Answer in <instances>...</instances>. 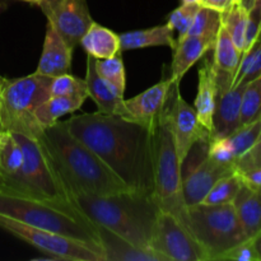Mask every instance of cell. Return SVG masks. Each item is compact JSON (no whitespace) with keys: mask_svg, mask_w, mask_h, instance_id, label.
<instances>
[{"mask_svg":"<svg viewBox=\"0 0 261 261\" xmlns=\"http://www.w3.org/2000/svg\"><path fill=\"white\" fill-rule=\"evenodd\" d=\"M261 135V117L246 125H241L234 133L227 137L232 149H233L236 161L249 152L260 139ZM236 163V162H234Z\"/></svg>","mask_w":261,"mask_h":261,"instance_id":"obj_30","label":"cell"},{"mask_svg":"<svg viewBox=\"0 0 261 261\" xmlns=\"http://www.w3.org/2000/svg\"><path fill=\"white\" fill-rule=\"evenodd\" d=\"M149 247L166 261H209L205 250L175 214L158 211Z\"/></svg>","mask_w":261,"mask_h":261,"instance_id":"obj_10","label":"cell"},{"mask_svg":"<svg viewBox=\"0 0 261 261\" xmlns=\"http://www.w3.org/2000/svg\"><path fill=\"white\" fill-rule=\"evenodd\" d=\"M261 117V75L246 84L242 93L240 122L246 125Z\"/></svg>","mask_w":261,"mask_h":261,"instance_id":"obj_33","label":"cell"},{"mask_svg":"<svg viewBox=\"0 0 261 261\" xmlns=\"http://www.w3.org/2000/svg\"><path fill=\"white\" fill-rule=\"evenodd\" d=\"M232 204L246 236L254 239L261 231V194L241 184Z\"/></svg>","mask_w":261,"mask_h":261,"instance_id":"obj_21","label":"cell"},{"mask_svg":"<svg viewBox=\"0 0 261 261\" xmlns=\"http://www.w3.org/2000/svg\"><path fill=\"white\" fill-rule=\"evenodd\" d=\"M236 170H251V168L261 167V139L247 153H245L242 157L234 163Z\"/></svg>","mask_w":261,"mask_h":261,"instance_id":"obj_37","label":"cell"},{"mask_svg":"<svg viewBox=\"0 0 261 261\" xmlns=\"http://www.w3.org/2000/svg\"><path fill=\"white\" fill-rule=\"evenodd\" d=\"M15 135L22 145V167L14 177L0 185L45 200L66 201L65 194L40 142L17 133Z\"/></svg>","mask_w":261,"mask_h":261,"instance_id":"obj_8","label":"cell"},{"mask_svg":"<svg viewBox=\"0 0 261 261\" xmlns=\"http://www.w3.org/2000/svg\"><path fill=\"white\" fill-rule=\"evenodd\" d=\"M23 163L22 145L15 133L2 130L0 133V184L7 182L19 172Z\"/></svg>","mask_w":261,"mask_h":261,"instance_id":"obj_25","label":"cell"},{"mask_svg":"<svg viewBox=\"0 0 261 261\" xmlns=\"http://www.w3.org/2000/svg\"><path fill=\"white\" fill-rule=\"evenodd\" d=\"M94 69L101 78L124 93L126 87V75L121 53L109 59H94Z\"/></svg>","mask_w":261,"mask_h":261,"instance_id":"obj_31","label":"cell"},{"mask_svg":"<svg viewBox=\"0 0 261 261\" xmlns=\"http://www.w3.org/2000/svg\"><path fill=\"white\" fill-rule=\"evenodd\" d=\"M66 201L93 224L105 227L132 244L149 247L158 208L152 196L135 191L96 195L65 189Z\"/></svg>","mask_w":261,"mask_h":261,"instance_id":"obj_3","label":"cell"},{"mask_svg":"<svg viewBox=\"0 0 261 261\" xmlns=\"http://www.w3.org/2000/svg\"><path fill=\"white\" fill-rule=\"evenodd\" d=\"M0 228L27 242L54 259L65 261H105L102 252L79 240L30 226L0 214Z\"/></svg>","mask_w":261,"mask_h":261,"instance_id":"obj_9","label":"cell"},{"mask_svg":"<svg viewBox=\"0 0 261 261\" xmlns=\"http://www.w3.org/2000/svg\"><path fill=\"white\" fill-rule=\"evenodd\" d=\"M236 171L234 165H223L212 160L208 154L203 161L182 177V198L186 206L200 204L214 184Z\"/></svg>","mask_w":261,"mask_h":261,"instance_id":"obj_14","label":"cell"},{"mask_svg":"<svg viewBox=\"0 0 261 261\" xmlns=\"http://www.w3.org/2000/svg\"><path fill=\"white\" fill-rule=\"evenodd\" d=\"M254 2H255V0H240V4H241L242 7H244L245 9H246L247 12H249V10L251 9V7H252V4H254Z\"/></svg>","mask_w":261,"mask_h":261,"instance_id":"obj_41","label":"cell"},{"mask_svg":"<svg viewBox=\"0 0 261 261\" xmlns=\"http://www.w3.org/2000/svg\"><path fill=\"white\" fill-rule=\"evenodd\" d=\"M182 4H200L201 5V0H181Z\"/></svg>","mask_w":261,"mask_h":261,"instance_id":"obj_42","label":"cell"},{"mask_svg":"<svg viewBox=\"0 0 261 261\" xmlns=\"http://www.w3.org/2000/svg\"><path fill=\"white\" fill-rule=\"evenodd\" d=\"M71 55H73V50L56 32L55 28L47 23L42 54H41L36 73L50 76V78L70 73Z\"/></svg>","mask_w":261,"mask_h":261,"instance_id":"obj_16","label":"cell"},{"mask_svg":"<svg viewBox=\"0 0 261 261\" xmlns=\"http://www.w3.org/2000/svg\"><path fill=\"white\" fill-rule=\"evenodd\" d=\"M261 75V37L257 38L254 45L242 54L237 70L232 78L231 87L241 83H249Z\"/></svg>","mask_w":261,"mask_h":261,"instance_id":"obj_28","label":"cell"},{"mask_svg":"<svg viewBox=\"0 0 261 261\" xmlns=\"http://www.w3.org/2000/svg\"><path fill=\"white\" fill-rule=\"evenodd\" d=\"M119 36L121 51L153 47V46H167L173 50L177 45L175 35L167 24L155 25L147 30L130 31Z\"/></svg>","mask_w":261,"mask_h":261,"instance_id":"obj_23","label":"cell"},{"mask_svg":"<svg viewBox=\"0 0 261 261\" xmlns=\"http://www.w3.org/2000/svg\"><path fill=\"white\" fill-rule=\"evenodd\" d=\"M23 2H27V3H31V4H36V5H40L41 3L43 2V0H23Z\"/></svg>","mask_w":261,"mask_h":261,"instance_id":"obj_43","label":"cell"},{"mask_svg":"<svg viewBox=\"0 0 261 261\" xmlns=\"http://www.w3.org/2000/svg\"><path fill=\"white\" fill-rule=\"evenodd\" d=\"M96 228L105 261H166L150 247L137 246L105 227L96 224Z\"/></svg>","mask_w":261,"mask_h":261,"instance_id":"obj_18","label":"cell"},{"mask_svg":"<svg viewBox=\"0 0 261 261\" xmlns=\"http://www.w3.org/2000/svg\"><path fill=\"white\" fill-rule=\"evenodd\" d=\"M222 13V25L226 28L232 41L240 51L244 54L245 35H246L249 12L240 3H233Z\"/></svg>","mask_w":261,"mask_h":261,"instance_id":"obj_27","label":"cell"},{"mask_svg":"<svg viewBox=\"0 0 261 261\" xmlns=\"http://www.w3.org/2000/svg\"><path fill=\"white\" fill-rule=\"evenodd\" d=\"M222 27V13L219 10L200 5L190 30L186 36H209L217 37Z\"/></svg>","mask_w":261,"mask_h":261,"instance_id":"obj_32","label":"cell"},{"mask_svg":"<svg viewBox=\"0 0 261 261\" xmlns=\"http://www.w3.org/2000/svg\"><path fill=\"white\" fill-rule=\"evenodd\" d=\"M214 56L213 63L218 74L228 75L233 78L237 70L240 60L242 58V53L237 48L234 42L232 41L231 36L222 25L217 35L216 43H214Z\"/></svg>","mask_w":261,"mask_h":261,"instance_id":"obj_26","label":"cell"},{"mask_svg":"<svg viewBox=\"0 0 261 261\" xmlns=\"http://www.w3.org/2000/svg\"><path fill=\"white\" fill-rule=\"evenodd\" d=\"M218 260H232V261H260L254 242L251 239L241 242L240 245L234 246L226 254L222 255Z\"/></svg>","mask_w":261,"mask_h":261,"instance_id":"obj_36","label":"cell"},{"mask_svg":"<svg viewBox=\"0 0 261 261\" xmlns=\"http://www.w3.org/2000/svg\"><path fill=\"white\" fill-rule=\"evenodd\" d=\"M86 82L89 97L97 105L99 112L124 117V93L97 74L94 69V59L92 56L87 59Z\"/></svg>","mask_w":261,"mask_h":261,"instance_id":"obj_19","label":"cell"},{"mask_svg":"<svg viewBox=\"0 0 261 261\" xmlns=\"http://www.w3.org/2000/svg\"><path fill=\"white\" fill-rule=\"evenodd\" d=\"M241 180L237 172L224 176L221 180L217 181L213 188L209 190L201 204L208 205H217V204H229L233 203L240 188H241Z\"/></svg>","mask_w":261,"mask_h":261,"instance_id":"obj_29","label":"cell"},{"mask_svg":"<svg viewBox=\"0 0 261 261\" xmlns=\"http://www.w3.org/2000/svg\"><path fill=\"white\" fill-rule=\"evenodd\" d=\"M245 87L246 83H241L236 87H229L218 91L216 111L213 116L214 130L212 139L229 137L241 126L240 116H241L242 93Z\"/></svg>","mask_w":261,"mask_h":261,"instance_id":"obj_15","label":"cell"},{"mask_svg":"<svg viewBox=\"0 0 261 261\" xmlns=\"http://www.w3.org/2000/svg\"><path fill=\"white\" fill-rule=\"evenodd\" d=\"M2 79H3V78H2V76H0V86H2Z\"/></svg>","mask_w":261,"mask_h":261,"instance_id":"obj_46","label":"cell"},{"mask_svg":"<svg viewBox=\"0 0 261 261\" xmlns=\"http://www.w3.org/2000/svg\"><path fill=\"white\" fill-rule=\"evenodd\" d=\"M38 7L48 24L55 28L71 50L81 43L83 35L94 22L87 0H43Z\"/></svg>","mask_w":261,"mask_h":261,"instance_id":"obj_11","label":"cell"},{"mask_svg":"<svg viewBox=\"0 0 261 261\" xmlns=\"http://www.w3.org/2000/svg\"><path fill=\"white\" fill-rule=\"evenodd\" d=\"M178 82L168 78L142 92L130 99H124L125 115L122 119L138 122L143 126L152 127L160 119Z\"/></svg>","mask_w":261,"mask_h":261,"instance_id":"obj_13","label":"cell"},{"mask_svg":"<svg viewBox=\"0 0 261 261\" xmlns=\"http://www.w3.org/2000/svg\"><path fill=\"white\" fill-rule=\"evenodd\" d=\"M251 240H252V242H254V246H255V249H256V252H257V255H259L260 261H261V231L254 237V239H251Z\"/></svg>","mask_w":261,"mask_h":261,"instance_id":"obj_40","label":"cell"},{"mask_svg":"<svg viewBox=\"0 0 261 261\" xmlns=\"http://www.w3.org/2000/svg\"><path fill=\"white\" fill-rule=\"evenodd\" d=\"M37 140L45 149L63 191L74 189L96 195L132 191L93 150L69 132L65 121H56L46 127Z\"/></svg>","mask_w":261,"mask_h":261,"instance_id":"obj_2","label":"cell"},{"mask_svg":"<svg viewBox=\"0 0 261 261\" xmlns=\"http://www.w3.org/2000/svg\"><path fill=\"white\" fill-rule=\"evenodd\" d=\"M240 180L247 188L261 194V167L251 168V170H236Z\"/></svg>","mask_w":261,"mask_h":261,"instance_id":"obj_38","label":"cell"},{"mask_svg":"<svg viewBox=\"0 0 261 261\" xmlns=\"http://www.w3.org/2000/svg\"><path fill=\"white\" fill-rule=\"evenodd\" d=\"M216 40L217 37L209 36H186L178 41L173 48L170 78L173 82L181 83V79L188 73L189 69L214 47Z\"/></svg>","mask_w":261,"mask_h":261,"instance_id":"obj_20","label":"cell"},{"mask_svg":"<svg viewBox=\"0 0 261 261\" xmlns=\"http://www.w3.org/2000/svg\"><path fill=\"white\" fill-rule=\"evenodd\" d=\"M233 3H240V0H201L203 7L212 8V9L219 10V12L226 10Z\"/></svg>","mask_w":261,"mask_h":261,"instance_id":"obj_39","label":"cell"},{"mask_svg":"<svg viewBox=\"0 0 261 261\" xmlns=\"http://www.w3.org/2000/svg\"><path fill=\"white\" fill-rule=\"evenodd\" d=\"M199 8H200V4H181L177 9H175L168 15V20L166 24L171 28L173 35L175 32L177 33L176 42L186 37Z\"/></svg>","mask_w":261,"mask_h":261,"instance_id":"obj_34","label":"cell"},{"mask_svg":"<svg viewBox=\"0 0 261 261\" xmlns=\"http://www.w3.org/2000/svg\"><path fill=\"white\" fill-rule=\"evenodd\" d=\"M198 93L195 98V109L198 120L204 129H206L213 135L214 124L213 116L216 111L217 96H218V84H217V70L214 66L213 59H205L203 65L198 71Z\"/></svg>","mask_w":261,"mask_h":261,"instance_id":"obj_17","label":"cell"},{"mask_svg":"<svg viewBox=\"0 0 261 261\" xmlns=\"http://www.w3.org/2000/svg\"><path fill=\"white\" fill-rule=\"evenodd\" d=\"M167 116L171 132L175 138L178 160L181 165H184L194 145L198 143H209L211 134L199 122L195 109L182 98L180 86L173 91L168 105Z\"/></svg>","mask_w":261,"mask_h":261,"instance_id":"obj_12","label":"cell"},{"mask_svg":"<svg viewBox=\"0 0 261 261\" xmlns=\"http://www.w3.org/2000/svg\"><path fill=\"white\" fill-rule=\"evenodd\" d=\"M87 96L88 94V87H87L86 79H79L71 75L70 73L63 74L53 78L50 86V96Z\"/></svg>","mask_w":261,"mask_h":261,"instance_id":"obj_35","label":"cell"},{"mask_svg":"<svg viewBox=\"0 0 261 261\" xmlns=\"http://www.w3.org/2000/svg\"><path fill=\"white\" fill-rule=\"evenodd\" d=\"M168 105L157 122L150 127L154 178L152 196L161 211L170 212L182 219L186 212L182 198V165L178 160L175 138L168 122Z\"/></svg>","mask_w":261,"mask_h":261,"instance_id":"obj_6","label":"cell"},{"mask_svg":"<svg viewBox=\"0 0 261 261\" xmlns=\"http://www.w3.org/2000/svg\"><path fill=\"white\" fill-rule=\"evenodd\" d=\"M53 78L38 73L17 79H2L0 122L3 130L17 133L37 140L43 133L35 119V111L50 98Z\"/></svg>","mask_w":261,"mask_h":261,"instance_id":"obj_5","label":"cell"},{"mask_svg":"<svg viewBox=\"0 0 261 261\" xmlns=\"http://www.w3.org/2000/svg\"><path fill=\"white\" fill-rule=\"evenodd\" d=\"M2 130H3V127H2V122H0V133H2ZM0 180H2V177H0Z\"/></svg>","mask_w":261,"mask_h":261,"instance_id":"obj_45","label":"cell"},{"mask_svg":"<svg viewBox=\"0 0 261 261\" xmlns=\"http://www.w3.org/2000/svg\"><path fill=\"white\" fill-rule=\"evenodd\" d=\"M0 214L79 240L103 254L96 224L76 212L68 201L45 200L0 185Z\"/></svg>","mask_w":261,"mask_h":261,"instance_id":"obj_4","label":"cell"},{"mask_svg":"<svg viewBox=\"0 0 261 261\" xmlns=\"http://www.w3.org/2000/svg\"><path fill=\"white\" fill-rule=\"evenodd\" d=\"M5 8H7V4H5V3H0V13H2Z\"/></svg>","mask_w":261,"mask_h":261,"instance_id":"obj_44","label":"cell"},{"mask_svg":"<svg viewBox=\"0 0 261 261\" xmlns=\"http://www.w3.org/2000/svg\"><path fill=\"white\" fill-rule=\"evenodd\" d=\"M208 255L209 261L219 257L249 240L237 217L233 204H196L186 206L181 219Z\"/></svg>","mask_w":261,"mask_h":261,"instance_id":"obj_7","label":"cell"},{"mask_svg":"<svg viewBox=\"0 0 261 261\" xmlns=\"http://www.w3.org/2000/svg\"><path fill=\"white\" fill-rule=\"evenodd\" d=\"M82 47L93 59H109L121 53L120 36L93 22L81 40Z\"/></svg>","mask_w":261,"mask_h":261,"instance_id":"obj_22","label":"cell"},{"mask_svg":"<svg viewBox=\"0 0 261 261\" xmlns=\"http://www.w3.org/2000/svg\"><path fill=\"white\" fill-rule=\"evenodd\" d=\"M65 124L69 132L93 150L130 190L153 195L149 127L99 111L75 115L65 120Z\"/></svg>","mask_w":261,"mask_h":261,"instance_id":"obj_1","label":"cell"},{"mask_svg":"<svg viewBox=\"0 0 261 261\" xmlns=\"http://www.w3.org/2000/svg\"><path fill=\"white\" fill-rule=\"evenodd\" d=\"M260 139H261V135H260ZM260 139H259V140H260Z\"/></svg>","mask_w":261,"mask_h":261,"instance_id":"obj_47","label":"cell"},{"mask_svg":"<svg viewBox=\"0 0 261 261\" xmlns=\"http://www.w3.org/2000/svg\"><path fill=\"white\" fill-rule=\"evenodd\" d=\"M87 96H58L50 97L36 109L35 119L43 130L59 121L65 115L71 114L82 107Z\"/></svg>","mask_w":261,"mask_h":261,"instance_id":"obj_24","label":"cell"}]
</instances>
